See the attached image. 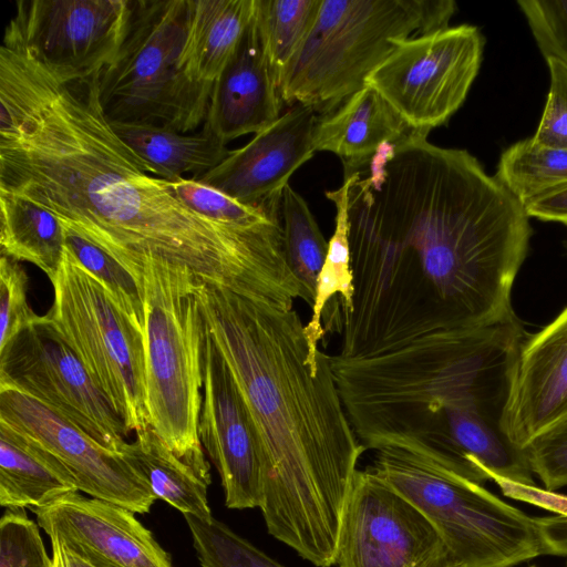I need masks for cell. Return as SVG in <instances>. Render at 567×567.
I'll list each match as a JSON object with an SVG mask.
<instances>
[{"mask_svg":"<svg viewBox=\"0 0 567 567\" xmlns=\"http://www.w3.org/2000/svg\"><path fill=\"white\" fill-rule=\"evenodd\" d=\"M198 298L261 443L259 508L267 529L301 558L330 567L344 502L367 450L348 419L331 358L320 350L311 362L293 308L204 280Z\"/></svg>","mask_w":567,"mask_h":567,"instance_id":"3957f363","label":"cell"},{"mask_svg":"<svg viewBox=\"0 0 567 567\" xmlns=\"http://www.w3.org/2000/svg\"><path fill=\"white\" fill-rule=\"evenodd\" d=\"M121 455L148 485L155 498L163 499L184 515L213 517L207 501L210 480L178 457L148 426L126 442Z\"/></svg>","mask_w":567,"mask_h":567,"instance_id":"cb8c5ba5","label":"cell"},{"mask_svg":"<svg viewBox=\"0 0 567 567\" xmlns=\"http://www.w3.org/2000/svg\"><path fill=\"white\" fill-rule=\"evenodd\" d=\"M427 135L412 131L343 176L353 299L339 316L340 358L515 316L529 217L476 157Z\"/></svg>","mask_w":567,"mask_h":567,"instance_id":"6da1fadb","label":"cell"},{"mask_svg":"<svg viewBox=\"0 0 567 567\" xmlns=\"http://www.w3.org/2000/svg\"><path fill=\"white\" fill-rule=\"evenodd\" d=\"M0 220L1 255L31 262L52 279L65 248L59 218L27 199L0 192Z\"/></svg>","mask_w":567,"mask_h":567,"instance_id":"d4e9b609","label":"cell"},{"mask_svg":"<svg viewBox=\"0 0 567 567\" xmlns=\"http://www.w3.org/2000/svg\"><path fill=\"white\" fill-rule=\"evenodd\" d=\"M171 185L177 196L189 207L221 225L234 228H254L281 217V194L264 205L249 206L193 178H182Z\"/></svg>","mask_w":567,"mask_h":567,"instance_id":"1f68e13d","label":"cell"},{"mask_svg":"<svg viewBox=\"0 0 567 567\" xmlns=\"http://www.w3.org/2000/svg\"><path fill=\"white\" fill-rule=\"evenodd\" d=\"M528 217L567 224V187L523 204Z\"/></svg>","mask_w":567,"mask_h":567,"instance_id":"f35d334b","label":"cell"},{"mask_svg":"<svg viewBox=\"0 0 567 567\" xmlns=\"http://www.w3.org/2000/svg\"><path fill=\"white\" fill-rule=\"evenodd\" d=\"M496 178L522 204L567 187V150L519 141L502 153Z\"/></svg>","mask_w":567,"mask_h":567,"instance_id":"83f0119b","label":"cell"},{"mask_svg":"<svg viewBox=\"0 0 567 567\" xmlns=\"http://www.w3.org/2000/svg\"><path fill=\"white\" fill-rule=\"evenodd\" d=\"M268 58L278 82L308 33L321 0H255Z\"/></svg>","mask_w":567,"mask_h":567,"instance_id":"f1b7e54d","label":"cell"},{"mask_svg":"<svg viewBox=\"0 0 567 567\" xmlns=\"http://www.w3.org/2000/svg\"><path fill=\"white\" fill-rule=\"evenodd\" d=\"M203 403L198 434L213 461L233 509L260 507L265 460L261 443L223 353L206 327Z\"/></svg>","mask_w":567,"mask_h":567,"instance_id":"5bb4252c","label":"cell"},{"mask_svg":"<svg viewBox=\"0 0 567 567\" xmlns=\"http://www.w3.org/2000/svg\"><path fill=\"white\" fill-rule=\"evenodd\" d=\"M567 420V307L544 329L526 339L517 362L508 432L524 446Z\"/></svg>","mask_w":567,"mask_h":567,"instance_id":"d6986e66","label":"cell"},{"mask_svg":"<svg viewBox=\"0 0 567 567\" xmlns=\"http://www.w3.org/2000/svg\"><path fill=\"white\" fill-rule=\"evenodd\" d=\"M189 0H134L123 43L97 74L111 123L188 133L207 117L213 84L190 81L181 66Z\"/></svg>","mask_w":567,"mask_h":567,"instance_id":"ba28073f","label":"cell"},{"mask_svg":"<svg viewBox=\"0 0 567 567\" xmlns=\"http://www.w3.org/2000/svg\"><path fill=\"white\" fill-rule=\"evenodd\" d=\"M318 118L310 106H291L197 181L241 204L264 205L280 195L290 176L313 156Z\"/></svg>","mask_w":567,"mask_h":567,"instance_id":"2e32d148","label":"cell"},{"mask_svg":"<svg viewBox=\"0 0 567 567\" xmlns=\"http://www.w3.org/2000/svg\"><path fill=\"white\" fill-rule=\"evenodd\" d=\"M566 226H567V224H566Z\"/></svg>","mask_w":567,"mask_h":567,"instance_id":"60d3db41","label":"cell"},{"mask_svg":"<svg viewBox=\"0 0 567 567\" xmlns=\"http://www.w3.org/2000/svg\"><path fill=\"white\" fill-rule=\"evenodd\" d=\"M142 261L150 426L178 457L210 480L198 434L206 333L198 298L202 279L158 257L144 256Z\"/></svg>","mask_w":567,"mask_h":567,"instance_id":"8992f818","label":"cell"},{"mask_svg":"<svg viewBox=\"0 0 567 567\" xmlns=\"http://www.w3.org/2000/svg\"><path fill=\"white\" fill-rule=\"evenodd\" d=\"M517 4L544 58L567 66V1L518 0Z\"/></svg>","mask_w":567,"mask_h":567,"instance_id":"e575fe53","label":"cell"},{"mask_svg":"<svg viewBox=\"0 0 567 567\" xmlns=\"http://www.w3.org/2000/svg\"><path fill=\"white\" fill-rule=\"evenodd\" d=\"M50 281L54 302L48 316L127 432L147 429L144 333L66 247Z\"/></svg>","mask_w":567,"mask_h":567,"instance_id":"9c48e42d","label":"cell"},{"mask_svg":"<svg viewBox=\"0 0 567 567\" xmlns=\"http://www.w3.org/2000/svg\"><path fill=\"white\" fill-rule=\"evenodd\" d=\"M412 130L384 97L365 85L338 109L319 115L315 131L316 152H331L352 174L384 145L399 142Z\"/></svg>","mask_w":567,"mask_h":567,"instance_id":"ffe728a7","label":"cell"},{"mask_svg":"<svg viewBox=\"0 0 567 567\" xmlns=\"http://www.w3.org/2000/svg\"><path fill=\"white\" fill-rule=\"evenodd\" d=\"M524 452L533 475L545 489L567 487V420L534 437Z\"/></svg>","mask_w":567,"mask_h":567,"instance_id":"8d00e7d4","label":"cell"},{"mask_svg":"<svg viewBox=\"0 0 567 567\" xmlns=\"http://www.w3.org/2000/svg\"><path fill=\"white\" fill-rule=\"evenodd\" d=\"M111 126L152 175L171 183L185 178L186 174L197 181L230 153L226 143L204 127L187 134L154 125L111 123Z\"/></svg>","mask_w":567,"mask_h":567,"instance_id":"603a6c76","label":"cell"},{"mask_svg":"<svg viewBox=\"0 0 567 567\" xmlns=\"http://www.w3.org/2000/svg\"><path fill=\"white\" fill-rule=\"evenodd\" d=\"M184 516L202 567H285L214 516Z\"/></svg>","mask_w":567,"mask_h":567,"instance_id":"4dcf8cb0","label":"cell"},{"mask_svg":"<svg viewBox=\"0 0 567 567\" xmlns=\"http://www.w3.org/2000/svg\"><path fill=\"white\" fill-rule=\"evenodd\" d=\"M255 0H189L181 66L196 83L214 84L233 56Z\"/></svg>","mask_w":567,"mask_h":567,"instance_id":"7402d4cb","label":"cell"},{"mask_svg":"<svg viewBox=\"0 0 567 567\" xmlns=\"http://www.w3.org/2000/svg\"><path fill=\"white\" fill-rule=\"evenodd\" d=\"M37 315L28 302V277L18 261L0 258V349Z\"/></svg>","mask_w":567,"mask_h":567,"instance_id":"d590c367","label":"cell"},{"mask_svg":"<svg viewBox=\"0 0 567 567\" xmlns=\"http://www.w3.org/2000/svg\"><path fill=\"white\" fill-rule=\"evenodd\" d=\"M80 492L72 472L30 435L0 421V505L45 507Z\"/></svg>","mask_w":567,"mask_h":567,"instance_id":"44dd1931","label":"cell"},{"mask_svg":"<svg viewBox=\"0 0 567 567\" xmlns=\"http://www.w3.org/2000/svg\"><path fill=\"white\" fill-rule=\"evenodd\" d=\"M131 0H19L6 30L69 81L99 73L117 54Z\"/></svg>","mask_w":567,"mask_h":567,"instance_id":"4fadbf2b","label":"cell"},{"mask_svg":"<svg viewBox=\"0 0 567 567\" xmlns=\"http://www.w3.org/2000/svg\"><path fill=\"white\" fill-rule=\"evenodd\" d=\"M63 229L65 247L109 290L123 312L144 333V300L140 281L102 248L65 225Z\"/></svg>","mask_w":567,"mask_h":567,"instance_id":"f546056e","label":"cell"},{"mask_svg":"<svg viewBox=\"0 0 567 567\" xmlns=\"http://www.w3.org/2000/svg\"><path fill=\"white\" fill-rule=\"evenodd\" d=\"M525 341L513 316L368 357L330 358L348 419L365 449L396 443L478 484L494 474L535 485L525 452L508 432Z\"/></svg>","mask_w":567,"mask_h":567,"instance_id":"277c9868","label":"cell"},{"mask_svg":"<svg viewBox=\"0 0 567 567\" xmlns=\"http://www.w3.org/2000/svg\"><path fill=\"white\" fill-rule=\"evenodd\" d=\"M281 96L256 14L213 84L203 127L224 143L262 131L280 117Z\"/></svg>","mask_w":567,"mask_h":567,"instance_id":"ac0fdd59","label":"cell"},{"mask_svg":"<svg viewBox=\"0 0 567 567\" xmlns=\"http://www.w3.org/2000/svg\"><path fill=\"white\" fill-rule=\"evenodd\" d=\"M32 512L48 536L111 567H173L152 532L124 506L76 492Z\"/></svg>","mask_w":567,"mask_h":567,"instance_id":"e0dca14e","label":"cell"},{"mask_svg":"<svg viewBox=\"0 0 567 567\" xmlns=\"http://www.w3.org/2000/svg\"><path fill=\"white\" fill-rule=\"evenodd\" d=\"M97 74L69 81L19 38L3 37L0 192L48 209L132 274L137 259L154 256L241 296L292 306L302 288L281 218L234 228L189 207L114 132Z\"/></svg>","mask_w":567,"mask_h":567,"instance_id":"7a4b0ae2","label":"cell"},{"mask_svg":"<svg viewBox=\"0 0 567 567\" xmlns=\"http://www.w3.org/2000/svg\"><path fill=\"white\" fill-rule=\"evenodd\" d=\"M52 567H111L71 548L59 537L51 535Z\"/></svg>","mask_w":567,"mask_h":567,"instance_id":"ab89813d","label":"cell"},{"mask_svg":"<svg viewBox=\"0 0 567 567\" xmlns=\"http://www.w3.org/2000/svg\"><path fill=\"white\" fill-rule=\"evenodd\" d=\"M0 421L30 435L75 476L80 492L146 514L156 501L121 454L113 453L39 401L0 388Z\"/></svg>","mask_w":567,"mask_h":567,"instance_id":"9a60e30c","label":"cell"},{"mask_svg":"<svg viewBox=\"0 0 567 567\" xmlns=\"http://www.w3.org/2000/svg\"><path fill=\"white\" fill-rule=\"evenodd\" d=\"M0 567H52L39 524L25 508H7L0 520Z\"/></svg>","mask_w":567,"mask_h":567,"instance_id":"836d02e7","label":"cell"},{"mask_svg":"<svg viewBox=\"0 0 567 567\" xmlns=\"http://www.w3.org/2000/svg\"><path fill=\"white\" fill-rule=\"evenodd\" d=\"M375 451L370 468L432 523L454 567H516L546 555L534 516L482 484L401 444Z\"/></svg>","mask_w":567,"mask_h":567,"instance_id":"52a82bcc","label":"cell"},{"mask_svg":"<svg viewBox=\"0 0 567 567\" xmlns=\"http://www.w3.org/2000/svg\"><path fill=\"white\" fill-rule=\"evenodd\" d=\"M453 0H321L317 19L279 82L282 102L320 116L365 86L398 44L445 29Z\"/></svg>","mask_w":567,"mask_h":567,"instance_id":"5b68a950","label":"cell"},{"mask_svg":"<svg viewBox=\"0 0 567 567\" xmlns=\"http://www.w3.org/2000/svg\"><path fill=\"white\" fill-rule=\"evenodd\" d=\"M328 199L336 206V227L329 240L328 254L320 271L311 317L305 324V333L310 349V360L318 362L319 342L324 339L322 315L330 303L339 302L341 312L352 309L353 274L351 267L349 221H348V182L341 187L326 192Z\"/></svg>","mask_w":567,"mask_h":567,"instance_id":"484cf974","label":"cell"},{"mask_svg":"<svg viewBox=\"0 0 567 567\" xmlns=\"http://www.w3.org/2000/svg\"><path fill=\"white\" fill-rule=\"evenodd\" d=\"M483 48V35L471 24L423 33L400 42L365 85L375 89L412 130L430 133L464 103Z\"/></svg>","mask_w":567,"mask_h":567,"instance_id":"30bf717a","label":"cell"},{"mask_svg":"<svg viewBox=\"0 0 567 567\" xmlns=\"http://www.w3.org/2000/svg\"><path fill=\"white\" fill-rule=\"evenodd\" d=\"M280 216L288 266L303 288V301L312 308L329 241L306 200L289 184L281 192Z\"/></svg>","mask_w":567,"mask_h":567,"instance_id":"4316f807","label":"cell"},{"mask_svg":"<svg viewBox=\"0 0 567 567\" xmlns=\"http://www.w3.org/2000/svg\"><path fill=\"white\" fill-rule=\"evenodd\" d=\"M0 388L39 401L113 453L127 442L124 422L48 313L0 349Z\"/></svg>","mask_w":567,"mask_h":567,"instance_id":"8fae6325","label":"cell"},{"mask_svg":"<svg viewBox=\"0 0 567 567\" xmlns=\"http://www.w3.org/2000/svg\"><path fill=\"white\" fill-rule=\"evenodd\" d=\"M507 497L540 507L551 514L534 516L546 555L567 557V495L535 485L514 483L488 474Z\"/></svg>","mask_w":567,"mask_h":567,"instance_id":"d6a6232c","label":"cell"},{"mask_svg":"<svg viewBox=\"0 0 567 567\" xmlns=\"http://www.w3.org/2000/svg\"><path fill=\"white\" fill-rule=\"evenodd\" d=\"M339 567H454L432 523L370 467L357 471L341 513Z\"/></svg>","mask_w":567,"mask_h":567,"instance_id":"7c38bea8","label":"cell"},{"mask_svg":"<svg viewBox=\"0 0 567 567\" xmlns=\"http://www.w3.org/2000/svg\"><path fill=\"white\" fill-rule=\"evenodd\" d=\"M546 61L549 93L533 140L540 145L567 150V66L555 59Z\"/></svg>","mask_w":567,"mask_h":567,"instance_id":"74e56055","label":"cell"}]
</instances>
